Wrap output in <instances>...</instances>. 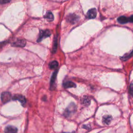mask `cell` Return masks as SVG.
<instances>
[{"instance_id": "cell-1", "label": "cell", "mask_w": 133, "mask_h": 133, "mask_svg": "<svg viewBox=\"0 0 133 133\" xmlns=\"http://www.w3.org/2000/svg\"><path fill=\"white\" fill-rule=\"evenodd\" d=\"M76 105L74 103H71L69 105V106L65 110L63 115L65 116V117H70L76 112Z\"/></svg>"}, {"instance_id": "cell-2", "label": "cell", "mask_w": 133, "mask_h": 133, "mask_svg": "<svg viewBox=\"0 0 133 133\" xmlns=\"http://www.w3.org/2000/svg\"><path fill=\"white\" fill-rule=\"evenodd\" d=\"M51 35V32L49 30H41L39 33V35L38 38L37 40V42H39L42 41L44 38L49 36Z\"/></svg>"}, {"instance_id": "cell-3", "label": "cell", "mask_w": 133, "mask_h": 133, "mask_svg": "<svg viewBox=\"0 0 133 133\" xmlns=\"http://www.w3.org/2000/svg\"><path fill=\"white\" fill-rule=\"evenodd\" d=\"M11 97V94L8 92H4L2 94L1 99H2V101L4 103H6L10 101Z\"/></svg>"}, {"instance_id": "cell-4", "label": "cell", "mask_w": 133, "mask_h": 133, "mask_svg": "<svg viewBox=\"0 0 133 133\" xmlns=\"http://www.w3.org/2000/svg\"><path fill=\"white\" fill-rule=\"evenodd\" d=\"M12 99L14 100H18L22 104H25L26 103V99L25 98L21 95H15L13 97Z\"/></svg>"}, {"instance_id": "cell-5", "label": "cell", "mask_w": 133, "mask_h": 133, "mask_svg": "<svg viewBox=\"0 0 133 133\" xmlns=\"http://www.w3.org/2000/svg\"><path fill=\"white\" fill-rule=\"evenodd\" d=\"M96 16L97 10L95 8H91L89 9L87 13V16L89 19H94L96 18Z\"/></svg>"}, {"instance_id": "cell-6", "label": "cell", "mask_w": 133, "mask_h": 133, "mask_svg": "<svg viewBox=\"0 0 133 133\" xmlns=\"http://www.w3.org/2000/svg\"><path fill=\"white\" fill-rule=\"evenodd\" d=\"M26 44V42L24 39H19L12 44L13 46L24 47Z\"/></svg>"}, {"instance_id": "cell-7", "label": "cell", "mask_w": 133, "mask_h": 133, "mask_svg": "<svg viewBox=\"0 0 133 133\" xmlns=\"http://www.w3.org/2000/svg\"><path fill=\"white\" fill-rule=\"evenodd\" d=\"M112 119V117L111 115H104L102 117V122L104 124L109 125Z\"/></svg>"}, {"instance_id": "cell-8", "label": "cell", "mask_w": 133, "mask_h": 133, "mask_svg": "<svg viewBox=\"0 0 133 133\" xmlns=\"http://www.w3.org/2000/svg\"><path fill=\"white\" fill-rule=\"evenodd\" d=\"M63 86L65 88H74L76 87V85L75 83L71 81H66L63 84Z\"/></svg>"}, {"instance_id": "cell-9", "label": "cell", "mask_w": 133, "mask_h": 133, "mask_svg": "<svg viewBox=\"0 0 133 133\" xmlns=\"http://www.w3.org/2000/svg\"><path fill=\"white\" fill-rule=\"evenodd\" d=\"M68 21L72 23H74L76 22V21L78 19V17L77 16H76L74 14H71L68 17Z\"/></svg>"}, {"instance_id": "cell-10", "label": "cell", "mask_w": 133, "mask_h": 133, "mask_svg": "<svg viewBox=\"0 0 133 133\" xmlns=\"http://www.w3.org/2000/svg\"><path fill=\"white\" fill-rule=\"evenodd\" d=\"M17 131V128L12 126H8L5 128V131L7 132H16Z\"/></svg>"}, {"instance_id": "cell-11", "label": "cell", "mask_w": 133, "mask_h": 133, "mask_svg": "<svg viewBox=\"0 0 133 133\" xmlns=\"http://www.w3.org/2000/svg\"><path fill=\"white\" fill-rule=\"evenodd\" d=\"M117 21L121 24L126 23L129 21V19L125 16H121L117 18Z\"/></svg>"}, {"instance_id": "cell-12", "label": "cell", "mask_w": 133, "mask_h": 133, "mask_svg": "<svg viewBox=\"0 0 133 133\" xmlns=\"http://www.w3.org/2000/svg\"><path fill=\"white\" fill-rule=\"evenodd\" d=\"M44 17L48 21H52L54 20V16L52 14L50 11H48L47 12H46V14L44 16Z\"/></svg>"}, {"instance_id": "cell-13", "label": "cell", "mask_w": 133, "mask_h": 133, "mask_svg": "<svg viewBox=\"0 0 133 133\" xmlns=\"http://www.w3.org/2000/svg\"><path fill=\"white\" fill-rule=\"evenodd\" d=\"M58 63L57 61H52L49 64V67L50 69L54 70L58 68Z\"/></svg>"}, {"instance_id": "cell-14", "label": "cell", "mask_w": 133, "mask_h": 133, "mask_svg": "<svg viewBox=\"0 0 133 133\" xmlns=\"http://www.w3.org/2000/svg\"><path fill=\"white\" fill-rule=\"evenodd\" d=\"M57 71H56L52 74L51 78V81H50V87L51 88H52L54 87V85L55 84V80H56V75H57Z\"/></svg>"}, {"instance_id": "cell-15", "label": "cell", "mask_w": 133, "mask_h": 133, "mask_svg": "<svg viewBox=\"0 0 133 133\" xmlns=\"http://www.w3.org/2000/svg\"><path fill=\"white\" fill-rule=\"evenodd\" d=\"M82 103L86 106L89 105L90 103V98L87 96H84L82 99Z\"/></svg>"}, {"instance_id": "cell-16", "label": "cell", "mask_w": 133, "mask_h": 133, "mask_svg": "<svg viewBox=\"0 0 133 133\" xmlns=\"http://www.w3.org/2000/svg\"><path fill=\"white\" fill-rule=\"evenodd\" d=\"M132 56V51L131 50L130 53H127L125 54L123 56H122L121 59L124 61H126L127 60H128V59H129Z\"/></svg>"}, {"instance_id": "cell-17", "label": "cell", "mask_w": 133, "mask_h": 133, "mask_svg": "<svg viewBox=\"0 0 133 133\" xmlns=\"http://www.w3.org/2000/svg\"><path fill=\"white\" fill-rule=\"evenodd\" d=\"M11 0H0V4H6L9 2Z\"/></svg>"}, {"instance_id": "cell-18", "label": "cell", "mask_w": 133, "mask_h": 133, "mask_svg": "<svg viewBox=\"0 0 133 133\" xmlns=\"http://www.w3.org/2000/svg\"><path fill=\"white\" fill-rule=\"evenodd\" d=\"M129 90H130V93L131 95H132V84L131 83L130 85V87H129Z\"/></svg>"}, {"instance_id": "cell-19", "label": "cell", "mask_w": 133, "mask_h": 133, "mask_svg": "<svg viewBox=\"0 0 133 133\" xmlns=\"http://www.w3.org/2000/svg\"><path fill=\"white\" fill-rule=\"evenodd\" d=\"M128 19H129V21L132 22V16H131Z\"/></svg>"}]
</instances>
